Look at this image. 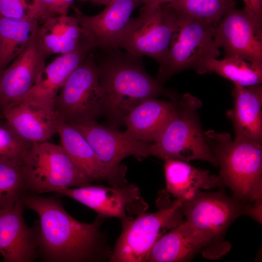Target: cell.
I'll list each match as a JSON object with an SVG mask.
<instances>
[{
	"mask_svg": "<svg viewBox=\"0 0 262 262\" xmlns=\"http://www.w3.org/2000/svg\"><path fill=\"white\" fill-rule=\"evenodd\" d=\"M28 209L38 215V257L48 262H88L111 257L100 230L101 219L80 222L64 209L59 199L27 193L23 198Z\"/></svg>",
	"mask_w": 262,
	"mask_h": 262,
	"instance_id": "1",
	"label": "cell"
},
{
	"mask_svg": "<svg viewBox=\"0 0 262 262\" xmlns=\"http://www.w3.org/2000/svg\"><path fill=\"white\" fill-rule=\"evenodd\" d=\"M98 50L100 53L95 58L99 70L102 115L110 126L116 128L124 124L130 111L144 100L159 96L173 100L177 97L147 73L142 57L119 48Z\"/></svg>",
	"mask_w": 262,
	"mask_h": 262,
	"instance_id": "2",
	"label": "cell"
},
{
	"mask_svg": "<svg viewBox=\"0 0 262 262\" xmlns=\"http://www.w3.org/2000/svg\"><path fill=\"white\" fill-rule=\"evenodd\" d=\"M204 134L220 165L221 183L230 189L235 200L246 203L247 210L262 208V143L232 141L227 132L209 131Z\"/></svg>",
	"mask_w": 262,
	"mask_h": 262,
	"instance_id": "3",
	"label": "cell"
},
{
	"mask_svg": "<svg viewBox=\"0 0 262 262\" xmlns=\"http://www.w3.org/2000/svg\"><path fill=\"white\" fill-rule=\"evenodd\" d=\"M173 100L174 114L156 140L150 144L149 156L164 161L201 160L218 165L199 121L197 110L201 100L190 93Z\"/></svg>",
	"mask_w": 262,
	"mask_h": 262,
	"instance_id": "4",
	"label": "cell"
},
{
	"mask_svg": "<svg viewBox=\"0 0 262 262\" xmlns=\"http://www.w3.org/2000/svg\"><path fill=\"white\" fill-rule=\"evenodd\" d=\"M20 163L28 193H57L92 181L77 168L61 145L49 141L33 143Z\"/></svg>",
	"mask_w": 262,
	"mask_h": 262,
	"instance_id": "5",
	"label": "cell"
},
{
	"mask_svg": "<svg viewBox=\"0 0 262 262\" xmlns=\"http://www.w3.org/2000/svg\"><path fill=\"white\" fill-rule=\"evenodd\" d=\"M183 215L202 236L205 244L203 256L218 259L229 252L230 246L223 240L224 235L234 220L246 213V208L233 198L221 192L199 191L183 203Z\"/></svg>",
	"mask_w": 262,
	"mask_h": 262,
	"instance_id": "6",
	"label": "cell"
},
{
	"mask_svg": "<svg viewBox=\"0 0 262 262\" xmlns=\"http://www.w3.org/2000/svg\"><path fill=\"white\" fill-rule=\"evenodd\" d=\"M183 202L162 203L154 213L146 211L122 222V230L110 259L112 262H144L157 240L166 230L183 222Z\"/></svg>",
	"mask_w": 262,
	"mask_h": 262,
	"instance_id": "7",
	"label": "cell"
},
{
	"mask_svg": "<svg viewBox=\"0 0 262 262\" xmlns=\"http://www.w3.org/2000/svg\"><path fill=\"white\" fill-rule=\"evenodd\" d=\"M178 14L168 51L156 78L162 84L178 72L190 68L196 70L204 60L217 58L220 54L214 39L215 26Z\"/></svg>",
	"mask_w": 262,
	"mask_h": 262,
	"instance_id": "8",
	"label": "cell"
},
{
	"mask_svg": "<svg viewBox=\"0 0 262 262\" xmlns=\"http://www.w3.org/2000/svg\"><path fill=\"white\" fill-rule=\"evenodd\" d=\"M99 70L94 54L89 53L71 73L54 99L61 120L70 125L94 121L103 114Z\"/></svg>",
	"mask_w": 262,
	"mask_h": 262,
	"instance_id": "9",
	"label": "cell"
},
{
	"mask_svg": "<svg viewBox=\"0 0 262 262\" xmlns=\"http://www.w3.org/2000/svg\"><path fill=\"white\" fill-rule=\"evenodd\" d=\"M178 18V13L166 5L144 6L138 17L129 20L118 48L135 56H149L160 65L168 51Z\"/></svg>",
	"mask_w": 262,
	"mask_h": 262,
	"instance_id": "10",
	"label": "cell"
},
{
	"mask_svg": "<svg viewBox=\"0 0 262 262\" xmlns=\"http://www.w3.org/2000/svg\"><path fill=\"white\" fill-rule=\"evenodd\" d=\"M72 125L81 132L103 163L106 180L112 186L128 183L125 177L126 170L120 165L124 158L129 156L139 159L149 156V143L136 140L116 128L99 124L96 120Z\"/></svg>",
	"mask_w": 262,
	"mask_h": 262,
	"instance_id": "11",
	"label": "cell"
},
{
	"mask_svg": "<svg viewBox=\"0 0 262 262\" xmlns=\"http://www.w3.org/2000/svg\"><path fill=\"white\" fill-rule=\"evenodd\" d=\"M56 194L71 198L89 207L98 217H116L122 222L131 215L146 211L147 203L138 187L127 183L121 186L106 187L91 184L76 188H66Z\"/></svg>",
	"mask_w": 262,
	"mask_h": 262,
	"instance_id": "12",
	"label": "cell"
},
{
	"mask_svg": "<svg viewBox=\"0 0 262 262\" xmlns=\"http://www.w3.org/2000/svg\"><path fill=\"white\" fill-rule=\"evenodd\" d=\"M214 39L225 56L262 66V22L245 8L235 6L225 14L215 27Z\"/></svg>",
	"mask_w": 262,
	"mask_h": 262,
	"instance_id": "13",
	"label": "cell"
},
{
	"mask_svg": "<svg viewBox=\"0 0 262 262\" xmlns=\"http://www.w3.org/2000/svg\"><path fill=\"white\" fill-rule=\"evenodd\" d=\"M48 56L37 30L21 53L1 72V116L5 109L23 99L34 86L45 66Z\"/></svg>",
	"mask_w": 262,
	"mask_h": 262,
	"instance_id": "14",
	"label": "cell"
},
{
	"mask_svg": "<svg viewBox=\"0 0 262 262\" xmlns=\"http://www.w3.org/2000/svg\"><path fill=\"white\" fill-rule=\"evenodd\" d=\"M141 0H113L100 13L87 16L74 7L82 34L94 49L118 48L122 33Z\"/></svg>",
	"mask_w": 262,
	"mask_h": 262,
	"instance_id": "15",
	"label": "cell"
},
{
	"mask_svg": "<svg viewBox=\"0 0 262 262\" xmlns=\"http://www.w3.org/2000/svg\"><path fill=\"white\" fill-rule=\"evenodd\" d=\"M24 207L22 199L11 208L0 209V254L4 262H31L38 257V223L27 226Z\"/></svg>",
	"mask_w": 262,
	"mask_h": 262,
	"instance_id": "16",
	"label": "cell"
},
{
	"mask_svg": "<svg viewBox=\"0 0 262 262\" xmlns=\"http://www.w3.org/2000/svg\"><path fill=\"white\" fill-rule=\"evenodd\" d=\"M25 140L33 143L49 140L62 121L53 103L25 98L5 109L1 114Z\"/></svg>",
	"mask_w": 262,
	"mask_h": 262,
	"instance_id": "17",
	"label": "cell"
},
{
	"mask_svg": "<svg viewBox=\"0 0 262 262\" xmlns=\"http://www.w3.org/2000/svg\"><path fill=\"white\" fill-rule=\"evenodd\" d=\"M233 108L227 115L233 123L235 138L261 143L262 140V86L234 84Z\"/></svg>",
	"mask_w": 262,
	"mask_h": 262,
	"instance_id": "18",
	"label": "cell"
},
{
	"mask_svg": "<svg viewBox=\"0 0 262 262\" xmlns=\"http://www.w3.org/2000/svg\"><path fill=\"white\" fill-rule=\"evenodd\" d=\"M206 247L202 236L186 220L162 235L150 249L146 262H176L190 260Z\"/></svg>",
	"mask_w": 262,
	"mask_h": 262,
	"instance_id": "19",
	"label": "cell"
},
{
	"mask_svg": "<svg viewBox=\"0 0 262 262\" xmlns=\"http://www.w3.org/2000/svg\"><path fill=\"white\" fill-rule=\"evenodd\" d=\"M174 100L165 101L151 98L144 100L128 113L124 124L125 132L132 138L146 143L155 142L172 117Z\"/></svg>",
	"mask_w": 262,
	"mask_h": 262,
	"instance_id": "20",
	"label": "cell"
},
{
	"mask_svg": "<svg viewBox=\"0 0 262 262\" xmlns=\"http://www.w3.org/2000/svg\"><path fill=\"white\" fill-rule=\"evenodd\" d=\"M166 192L184 202L201 189H209L221 184L219 176L196 168L187 162L175 159L164 161Z\"/></svg>",
	"mask_w": 262,
	"mask_h": 262,
	"instance_id": "21",
	"label": "cell"
},
{
	"mask_svg": "<svg viewBox=\"0 0 262 262\" xmlns=\"http://www.w3.org/2000/svg\"><path fill=\"white\" fill-rule=\"evenodd\" d=\"M93 49L90 44H87L72 52L55 58L45 66L36 83L24 98L53 103L69 76Z\"/></svg>",
	"mask_w": 262,
	"mask_h": 262,
	"instance_id": "22",
	"label": "cell"
},
{
	"mask_svg": "<svg viewBox=\"0 0 262 262\" xmlns=\"http://www.w3.org/2000/svg\"><path fill=\"white\" fill-rule=\"evenodd\" d=\"M57 133L61 146L80 171L92 181L106 180L107 174L103 163L77 128L61 121Z\"/></svg>",
	"mask_w": 262,
	"mask_h": 262,
	"instance_id": "23",
	"label": "cell"
},
{
	"mask_svg": "<svg viewBox=\"0 0 262 262\" xmlns=\"http://www.w3.org/2000/svg\"><path fill=\"white\" fill-rule=\"evenodd\" d=\"M38 20L0 16V71L19 55L36 33Z\"/></svg>",
	"mask_w": 262,
	"mask_h": 262,
	"instance_id": "24",
	"label": "cell"
},
{
	"mask_svg": "<svg viewBox=\"0 0 262 262\" xmlns=\"http://www.w3.org/2000/svg\"><path fill=\"white\" fill-rule=\"evenodd\" d=\"M200 74L214 73L234 84L246 87L262 82V66L250 63L236 55L225 56L221 60L209 57L196 69Z\"/></svg>",
	"mask_w": 262,
	"mask_h": 262,
	"instance_id": "25",
	"label": "cell"
},
{
	"mask_svg": "<svg viewBox=\"0 0 262 262\" xmlns=\"http://www.w3.org/2000/svg\"><path fill=\"white\" fill-rule=\"evenodd\" d=\"M27 193L21 163L0 157V209L13 207Z\"/></svg>",
	"mask_w": 262,
	"mask_h": 262,
	"instance_id": "26",
	"label": "cell"
},
{
	"mask_svg": "<svg viewBox=\"0 0 262 262\" xmlns=\"http://www.w3.org/2000/svg\"><path fill=\"white\" fill-rule=\"evenodd\" d=\"M179 13L216 25L231 8L234 0H177L165 4Z\"/></svg>",
	"mask_w": 262,
	"mask_h": 262,
	"instance_id": "27",
	"label": "cell"
},
{
	"mask_svg": "<svg viewBox=\"0 0 262 262\" xmlns=\"http://www.w3.org/2000/svg\"><path fill=\"white\" fill-rule=\"evenodd\" d=\"M0 118V157L21 162L33 143L20 136L6 120Z\"/></svg>",
	"mask_w": 262,
	"mask_h": 262,
	"instance_id": "28",
	"label": "cell"
},
{
	"mask_svg": "<svg viewBox=\"0 0 262 262\" xmlns=\"http://www.w3.org/2000/svg\"><path fill=\"white\" fill-rule=\"evenodd\" d=\"M38 34L42 45L48 55L51 54L63 55L69 53L85 44H89L86 40H75L43 30L39 27Z\"/></svg>",
	"mask_w": 262,
	"mask_h": 262,
	"instance_id": "29",
	"label": "cell"
},
{
	"mask_svg": "<svg viewBox=\"0 0 262 262\" xmlns=\"http://www.w3.org/2000/svg\"><path fill=\"white\" fill-rule=\"evenodd\" d=\"M41 29L77 41L86 40L75 16L62 15L44 20Z\"/></svg>",
	"mask_w": 262,
	"mask_h": 262,
	"instance_id": "30",
	"label": "cell"
},
{
	"mask_svg": "<svg viewBox=\"0 0 262 262\" xmlns=\"http://www.w3.org/2000/svg\"><path fill=\"white\" fill-rule=\"evenodd\" d=\"M0 16L38 20L35 0H0Z\"/></svg>",
	"mask_w": 262,
	"mask_h": 262,
	"instance_id": "31",
	"label": "cell"
},
{
	"mask_svg": "<svg viewBox=\"0 0 262 262\" xmlns=\"http://www.w3.org/2000/svg\"><path fill=\"white\" fill-rule=\"evenodd\" d=\"M38 20L66 15L67 10L61 0H35Z\"/></svg>",
	"mask_w": 262,
	"mask_h": 262,
	"instance_id": "32",
	"label": "cell"
},
{
	"mask_svg": "<svg viewBox=\"0 0 262 262\" xmlns=\"http://www.w3.org/2000/svg\"><path fill=\"white\" fill-rule=\"evenodd\" d=\"M245 7L258 20L262 22V0H242Z\"/></svg>",
	"mask_w": 262,
	"mask_h": 262,
	"instance_id": "33",
	"label": "cell"
},
{
	"mask_svg": "<svg viewBox=\"0 0 262 262\" xmlns=\"http://www.w3.org/2000/svg\"><path fill=\"white\" fill-rule=\"evenodd\" d=\"M177 0H141L144 6L148 7H156L172 3Z\"/></svg>",
	"mask_w": 262,
	"mask_h": 262,
	"instance_id": "34",
	"label": "cell"
},
{
	"mask_svg": "<svg viewBox=\"0 0 262 262\" xmlns=\"http://www.w3.org/2000/svg\"><path fill=\"white\" fill-rule=\"evenodd\" d=\"M82 2H90L95 4L106 5L113 0H80Z\"/></svg>",
	"mask_w": 262,
	"mask_h": 262,
	"instance_id": "35",
	"label": "cell"
},
{
	"mask_svg": "<svg viewBox=\"0 0 262 262\" xmlns=\"http://www.w3.org/2000/svg\"><path fill=\"white\" fill-rule=\"evenodd\" d=\"M66 8L68 10L70 7L73 4L74 0H61Z\"/></svg>",
	"mask_w": 262,
	"mask_h": 262,
	"instance_id": "36",
	"label": "cell"
},
{
	"mask_svg": "<svg viewBox=\"0 0 262 262\" xmlns=\"http://www.w3.org/2000/svg\"><path fill=\"white\" fill-rule=\"evenodd\" d=\"M1 72L0 71V78H1ZM0 117H2L1 115H0Z\"/></svg>",
	"mask_w": 262,
	"mask_h": 262,
	"instance_id": "37",
	"label": "cell"
},
{
	"mask_svg": "<svg viewBox=\"0 0 262 262\" xmlns=\"http://www.w3.org/2000/svg\"></svg>",
	"mask_w": 262,
	"mask_h": 262,
	"instance_id": "38",
	"label": "cell"
}]
</instances>
